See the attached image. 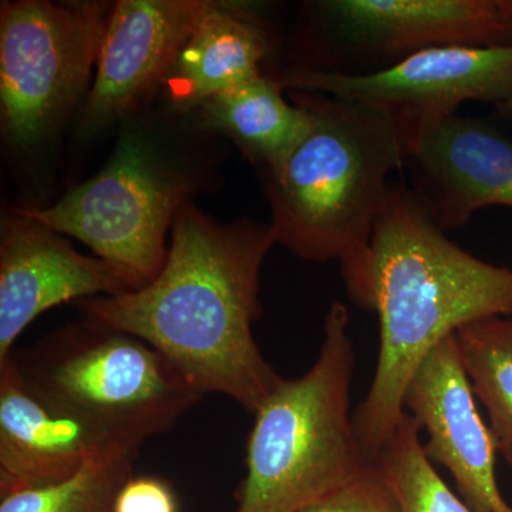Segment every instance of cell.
<instances>
[{"label":"cell","instance_id":"obj_1","mask_svg":"<svg viewBox=\"0 0 512 512\" xmlns=\"http://www.w3.org/2000/svg\"><path fill=\"white\" fill-rule=\"evenodd\" d=\"M156 278L136 291L80 301L83 319L137 336L201 394L255 413L284 377L256 343L262 265L276 245L269 222H220L191 201L171 227Z\"/></svg>","mask_w":512,"mask_h":512},{"label":"cell","instance_id":"obj_2","mask_svg":"<svg viewBox=\"0 0 512 512\" xmlns=\"http://www.w3.org/2000/svg\"><path fill=\"white\" fill-rule=\"evenodd\" d=\"M340 266L350 299L379 318L375 377L353 413L357 441L376 463L431 350L474 320L512 316V271L448 239L402 181L389 184L366 251Z\"/></svg>","mask_w":512,"mask_h":512},{"label":"cell","instance_id":"obj_3","mask_svg":"<svg viewBox=\"0 0 512 512\" xmlns=\"http://www.w3.org/2000/svg\"><path fill=\"white\" fill-rule=\"evenodd\" d=\"M313 114L311 133L275 174L262 175L276 244L311 262L363 254L394 173L407 164L389 111L328 94L291 92Z\"/></svg>","mask_w":512,"mask_h":512},{"label":"cell","instance_id":"obj_4","mask_svg":"<svg viewBox=\"0 0 512 512\" xmlns=\"http://www.w3.org/2000/svg\"><path fill=\"white\" fill-rule=\"evenodd\" d=\"M349 325L346 305L333 302L316 362L298 379H282L254 413L237 512H298L375 466L350 414Z\"/></svg>","mask_w":512,"mask_h":512},{"label":"cell","instance_id":"obj_5","mask_svg":"<svg viewBox=\"0 0 512 512\" xmlns=\"http://www.w3.org/2000/svg\"><path fill=\"white\" fill-rule=\"evenodd\" d=\"M168 131L143 111L128 117L99 173L49 207L18 211L79 239L141 288L163 268L175 215L207 174L200 157Z\"/></svg>","mask_w":512,"mask_h":512},{"label":"cell","instance_id":"obj_6","mask_svg":"<svg viewBox=\"0 0 512 512\" xmlns=\"http://www.w3.org/2000/svg\"><path fill=\"white\" fill-rule=\"evenodd\" d=\"M9 356L39 399L127 446L173 430L204 397L153 346L89 319Z\"/></svg>","mask_w":512,"mask_h":512},{"label":"cell","instance_id":"obj_7","mask_svg":"<svg viewBox=\"0 0 512 512\" xmlns=\"http://www.w3.org/2000/svg\"><path fill=\"white\" fill-rule=\"evenodd\" d=\"M111 8L103 2L2 3L0 123L10 146L29 151L45 144L89 93Z\"/></svg>","mask_w":512,"mask_h":512},{"label":"cell","instance_id":"obj_8","mask_svg":"<svg viewBox=\"0 0 512 512\" xmlns=\"http://www.w3.org/2000/svg\"><path fill=\"white\" fill-rule=\"evenodd\" d=\"M313 70L366 74L448 46H512V0H319ZM298 69V67H296Z\"/></svg>","mask_w":512,"mask_h":512},{"label":"cell","instance_id":"obj_9","mask_svg":"<svg viewBox=\"0 0 512 512\" xmlns=\"http://www.w3.org/2000/svg\"><path fill=\"white\" fill-rule=\"evenodd\" d=\"M285 90L328 94L389 111L403 136L456 114L468 101H512V46H448L423 50L366 74L291 69L278 76Z\"/></svg>","mask_w":512,"mask_h":512},{"label":"cell","instance_id":"obj_10","mask_svg":"<svg viewBox=\"0 0 512 512\" xmlns=\"http://www.w3.org/2000/svg\"><path fill=\"white\" fill-rule=\"evenodd\" d=\"M214 0H120L111 8L80 114L87 136L143 111Z\"/></svg>","mask_w":512,"mask_h":512},{"label":"cell","instance_id":"obj_11","mask_svg":"<svg viewBox=\"0 0 512 512\" xmlns=\"http://www.w3.org/2000/svg\"><path fill=\"white\" fill-rule=\"evenodd\" d=\"M140 288L99 256L76 251L62 234L18 210L0 225V362L30 323L62 303Z\"/></svg>","mask_w":512,"mask_h":512},{"label":"cell","instance_id":"obj_12","mask_svg":"<svg viewBox=\"0 0 512 512\" xmlns=\"http://www.w3.org/2000/svg\"><path fill=\"white\" fill-rule=\"evenodd\" d=\"M412 190L437 227H466L483 208H512V137L450 114L404 134Z\"/></svg>","mask_w":512,"mask_h":512},{"label":"cell","instance_id":"obj_13","mask_svg":"<svg viewBox=\"0 0 512 512\" xmlns=\"http://www.w3.org/2000/svg\"><path fill=\"white\" fill-rule=\"evenodd\" d=\"M454 335L423 360L404 396V412L426 431L424 451L456 481L458 493L476 512H512L495 478L497 446L478 413Z\"/></svg>","mask_w":512,"mask_h":512},{"label":"cell","instance_id":"obj_14","mask_svg":"<svg viewBox=\"0 0 512 512\" xmlns=\"http://www.w3.org/2000/svg\"><path fill=\"white\" fill-rule=\"evenodd\" d=\"M121 446L39 399L12 357L0 362V490L62 483Z\"/></svg>","mask_w":512,"mask_h":512},{"label":"cell","instance_id":"obj_15","mask_svg":"<svg viewBox=\"0 0 512 512\" xmlns=\"http://www.w3.org/2000/svg\"><path fill=\"white\" fill-rule=\"evenodd\" d=\"M274 37L251 6L217 2L188 37L165 77L168 109L188 113L264 74Z\"/></svg>","mask_w":512,"mask_h":512},{"label":"cell","instance_id":"obj_16","mask_svg":"<svg viewBox=\"0 0 512 512\" xmlns=\"http://www.w3.org/2000/svg\"><path fill=\"white\" fill-rule=\"evenodd\" d=\"M284 92L278 76L261 74L192 110L195 127L234 141L261 175L278 173L313 127L312 111Z\"/></svg>","mask_w":512,"mask_h":512},{"label":"cell","instance_id":"obj_17","mask_svg":"<svg viewBox=\"0 0 512 512\" xmlns=\"http://www.w3.org/2000/svg\"><path fill=\"white\" fill-rule=\"evenodd\" d=\"M454 339L471 390L490 419L497 451L512 467V316L474 320Z\"/></svg>","mask_w":512,"mask_h":512},{"label":"cell","instance_id":"obj_18","mask_svg":"<svg viewBox=\"0 0 512 512\" xmlns=\"http://www.w3.org/2000/svg\"><path fill=\"white\" fill-rule=\"evenodd\" d=\"M140 448L121 446L62 483L0 490V512H114Z\"/></svg>","mask_w":512,"mask_h":512},{"label":"cell","instance_id":"obj_19","mask_svg":"<svg viewBox=\"0 0 512 512\" xmlns=\"http://www.w3.org/2000/svg\"><path fill=\"white\" fill-rule=\"evenodd\" d=\"M419 424L404 413L376 463L392 484L402 512H476L437 473L420 439Z\"/></svg>","mask_w":512,"mask_h":512},{"label":"cell","instance_id":"obj_20","mask_svg":"<svg viewBox=\"0 0 512 512\" xmlns=\"http://www.w3.org/2000/svg\"><path fill=\"white\" fill-rule=\"evenodd\" d=\"M298 512H402L379 464Z\"/></svg>","mask_w":512,"mask_h":512},{"label":"cell","instance_id":"obj_21","mask_svg":"<svg viewBox=\"0 0 512 512\" xmlns=\"http://www.w3.org/2000/svg\"><path fill=\"white\" fill-rule=\"evenodd\" d=\"M114 512H178L170 485L156 477H131L121 488Z\"/></svg>","mask_w":512,"mask_h":512},{"label":"cell","instance_id":"obj_22","mask_svg":"<svg viewBox=\"0 0 512 512\" xmlns=\"http://www.w3.org/2000/svg\"><path fill=\"white\" fill-rule=\"evenodd\" d=\"M495 111H497V114L501 117V119L510 121V123H512V101L498 104V106H495Z\"/></svg>","mask_w":512,"mask_h":512}]
</instances>
